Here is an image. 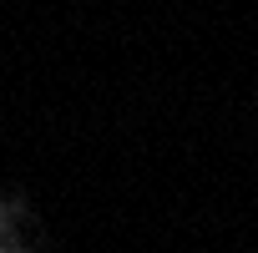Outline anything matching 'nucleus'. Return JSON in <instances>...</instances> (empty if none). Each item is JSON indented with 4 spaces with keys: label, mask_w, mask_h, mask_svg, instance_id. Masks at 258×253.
<instances>
[{
    "label": "nucleus",
    "mask_w": 258,
    "mask_h": 253,
    "mask_svg": "<svg viewBox=\"0 0 258 253\" xmlns=\"http://www.w3.org/2000/svg\"><path fill=\"white\" fill-rule=\"evenodd\" d=\"M0 253H16V243H11V208L0 203Z\"/></svg>",
    "instance_id": "f257e3e1"
}]
</instances>
